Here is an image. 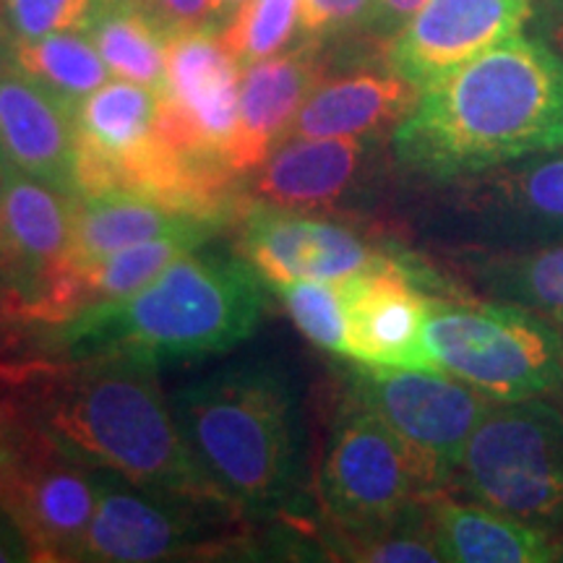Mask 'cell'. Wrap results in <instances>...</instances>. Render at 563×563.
I'll return each mask as SVG.
<instances>
[{
	"label": "cell",
	"instance_id": "obj_6",
	"mask_svg": "<svg viewBox=\"0 0 563 563\" xmlns=\"http://www.w3.org/2000/svg\"><path fill=\"white\" fill-rule=\"evenodd\" d=\"M441 490L418 454L368 407L347 397L319 473V498L334 538L368 534Z\"/></svg>",
	"mask_w": 563,
	"mask_h": 563
},
{
	"label": "cell",
	"instance_id": "obj_3",
	"mask_svg": "<svg viewBox=\"0 0 563 563\" xmlns=\"http://www.w3.org/2000/svg\"><path fill=\"white\" fill-rule=\"evenodd\" d=\"M264 311L262 277L251 264L191 251L129 298L60 327L70 355L125 352L159 365L232 350L256 332Z\"/></svg>",
	"mask_w": 563,
	"mask_h": 563
},
{
	"label": "cell",
	"instance_id": "obj_21",
	"mask_svg": "<svg viewBox=\"0 0 563 563\" xmlns=\"http://www.w3.org/2000/svg\"><path fill=\"white\" fill-rule=\"evenodd\" d=\"M420 100V87L397 70L365 68L323 79L298 110L285 141L382 136L397 129Z\"/></svg>",
	"mask_w": 563,
	"mask_h": 563
},
{
	"label": "cell",
	"instance_id": "obj_9",
	"mask_svg": "<svg viewBox=\"0 0 563 563\" xmlns=\"http://www.w3.org/2000/svg\"><path fill=\"white\" fill-rule=\"evenodd\" d=\"M95 475L97 506L81 561L150 563L228 548L235 506L141 488L108 470Z\"/></svg>",
	"mask_w": 563,
	"mask_h": 563
},
{
	"label": "cell",
	"instance_id": "obj_23",
	"mask_svg": "<svg viewBox=\"0 0 563 563\" xmlns=\"http://www.w3.org/2000/svg\"><path fill=\"white\" fill-rule=\"evenodd\" d=\"M186 230H220L150 196L123 188L84 194L74 201V269L97 264L129 245Z\"/></svg>",
	"mask_w": 563,
	"mask_h": 563
},
{
	"label": "cell",
	"instance_id": "obj_34",
	"mask_svg": "<svg viewBox=\"0 0 563 563\" xmlns=\"http://www.w3.org/2000/svg\"><path fill=\"white\" fill-rule=\"evenodd\" d=\"M249 0H214V30L220 32L222 26H228L232 16L243 9Z\"/></svg>",
	"mask_w": 563,
	"mask_h": 563
},
{
	"label": "cell",
	"instance_id": "obj_38",
	"mask_svg": "<svg viewBox=\"0 0 563 563\" xmlns=\"http://www.w3.org/2000/svg\"><path fill=\"white\" fill-rule=\"evenodd\" d=\"M9 34V26H5V13H3V0H0V37Z\"/></svg>",
	"mask_w": 563,
	"mask_h": 563
},
{
	"label": "cell",
	"instance_id": "obj_37",
	"mask_svg": "<svg viewBox=\"0 0 563 563\" xmlns=\"http://www.w3.org/2000/svg\"><path fill=\"white\" fill-rule=\"evenodd\" d=\"M9 435H11V418L5 415L3 407H0V456H3L5 446H9Z\"/></svg>",
	"mask_w": 563,
	"mask_h": 563
},
{
	"label": "cell",
	"instance_id": "obj_28",
	"mask_svg": "<svg viewBox=\"0 0 563 563\" xmlns=\"http://www.w3.org/2000/svg\"><path fill=\"white\" fill-rule=\"evenodd\" d=\"M298 332L316 347L347 357V295L340 282H290L277 287Z\"/></svg>",
	"mask_w": 563,
	"mask_h": 563
},
{
	"label": "cell",
	"instance_id": "obj_5",
	"mask_svg": "<svg viewBox=\"0 0 563 563\" xmlns=\"http://www.w3.org/2000/svg\"><path fill=\"white\" fill-rule=\"evenodd\" d=\"M426 368L496 402L563 391V336L545 316L509 302L435 300L422 329Z\"/></svg>",
	"mask_w": 563,
	"mask_h": 563
},
{
	"label": "cell",
	"instance_id": "obj_13",
	"mask_svg": "<svg viewBox=\"0 0 563 563\" xmlns=\"http://www.w3.org/2000/svg\"><path fill=\"white\" fill-rule=\"evenodd\" d=\"M238 249L274 290L290 282L350 279L394 258L350 224L258 201L241 214Z\"/></svg>",
	"mask_w": 563,
	"mask_h": 563
},
{
	"label": "cell",
	"instance_id": "obj_27",
	"mask_svg": "<svg viewBox=\"0 0 563 563\" xmlns=\"http://www.w3.org/2000/svg\"><path fill=\"white\" fill-rule=\"evenodd\" d=\"M13 58L26 74L53 89L68 104L100 89L110 68L84 32H58L40 40H19L11 45Z\"/></svg>",
	"mask_w": 563,
	"mask_h": 563
},
{
	"label": "cell",
	"instance_id": "obj_11",
	"mask_svg": "<svg viewBox=\"0 0 563 563\" xmlns=\"http://www.w3.org/2000/svg\"><path fill=\"white\" fill-rule=\"evenodd\" d=\"M347 397L376 412L418 454L441 490L452 485L470 435L496 402L443 371L361 363Z\"/></svg>",
	"mask_w": 563,
	"mask_h": 563
},
{
	"label": "cell",
	"instance_id": "obj_35",
	"mask_svg": "<svg viewBox=\"0 0 563 563\" xmlns=\"http://www.w3.org/2000/svg\"><path fill=\"white\" fill-rule=\"evenodd\" d=\"M548 42L555 53L563 55V0L555 5L551 21H548Z\"/></svg>",
	"mask_w": 563,
	"mask_h": 563
},
{
	"label": "cell",
	"instance_id": "obj_14",
	"mask_svg": "<svg viewBox=\"0 0 563 563\" xmlns=\"http://www.w3.org/2000/svg\"><path fill=\"white\" fill-rule=\"evenodd\" d=\"M530 16L532 0H428L386 42V66L422 89L522 32Z\"/></svg>",
	"mask_w": 563,
	"mask_h": 563
},
{
	"label": "cell",
	"instance_id": "obj_7",
	"mask_svg": "<svg viewBox=\"0 0 563 563\" xmlns=\"http://www.w3.org/2000/svg\"><path fill=\"white\" fill-rule=\"evenodd\" d=\"M454 481L477 504L538 522L563 511V412L548 397L493 402Z\"/></svg>",
	"mask_w": 563,
	"mask_h": 563
},
{
	"label": "cell",
	"instance_id": "obj_24",
	"mask_svg": "<svg viewBox=\"0 0 563 563\" xmlns=\"http://www.w3.org/2000/svg\"><path fill=\"white\" fill-rule=\"evenodd\" d=\"M211 235H214V230L173 232V235L129 245V249L102 258V262L74 269L63 285L58 302H55L53 323H66L91 311V308L129 298L144 285H150L154 277H159L180 256L207 243Z\"/></svg>",
	"mask_w": 563,
	"mask_h": 563
},
{
	"label": "cell",
	"instance_id": "obj_39",
	"mask_svg": "<svg viewBox=\"0 0 563 563\" xmlns=\"http://www.w3.org/2000/svg\"><path fill=\"white\" fill-rule=\"evenodd\" d=\"M561 543H563V538H561Z\"/></svg>",
	"mask_w": 563,
	"mask_h": 563
},
{
	"label": "cell",
	"instance_id": "obj_26",
	"mask_svg": "<svg viewBox=\"0 0 563 563\" xmlns=\"http://www.w3.org/2000/svg\"><path fill=\"white\" fill-rule=\"evenodd\" d=\"M475 282L496 302L563 319V243L483 256L475 264Z\"/></svg>",
	"mask_w": 563,
	"mask_h": 563
},
{
	"label": "cell",
	"instance_id": "obj_1",
	"mask_svg": "<svg viewBox=\"0 0 563 563\" xmlns=\"http://www.w3.org/2000/svg\"><path fill=\"white\" fill-rule=\"evenodd\" d=\"M0 407L91 470H108L150 490L230 504L196 462L173 402L157 384V363L125 352H91L5 365Z\"/></svg>",
	"mask_w": 563,
	"mask_h": 563
},
{
	"label": "cell",
	"instance_id": "obj_2",
	"mask_svg": "<svg viewBox=\"0 0 563 563\" xmlns=\"http://www.w3.org/2000/svg\"><path fill=\"white\" fill-rule=\"evenodd\" d=\"M563 150V55L511 34L420 89L394 154L426 178H473Z\"/></svg>",
	"mask_w": 563,
	"mask_h": 563
},
{
	"label": "cell",
	"instance_id": "obj_36",
	"mask_svg": "<svg viewBox=\"0 0 563 563\" xmlns=\"http://www.w3.org/2000/svg\"><path fill=\"white\" fill-rule=\"evenodd\" d=\"M19 559H24V555L16 553V545L11 543V538H9V534H5L3 527H0V563L19 561Z\"/></svg>",
	"mask_w": 563,
	"mask_h": 563
},
{
	"label": "cell",
	"instance_id": "obj_31",
	"mask_svg": "<svg viewBox=\"0 0 563 563\" xmlns=\"http://www.w3.org/2000/svg\"><path fill=\"white\" fill-rule=\"evenodd\" d=\"M373 0H302L298 32L306 42L340 37V34L363 30Z\"/></svg>",
	"mask_w": 563,
	"mask_h": 563
},
{
	"label": "cell",
	"instance_id": "obj_33",
	"mask_svg": "<svg viewBox=\"0 0 563 563\" xmlns=\"http://www.w3.org/2000/svg\"><path fill=\"white\" fill-rule=\"evenodd\" d=\"M426 3L428 0H373L368 19H365L361 32L368 34L371 40L382 42L386 47V42L402 30L407 21H410Z\"/></svg>",
	"mask_w": 563,
	"mask_h": 563
},
{
	"label": "cell",
	"instance_id": "obj_20",
	"mask_svg": "<svg viewBox=\"0 0 563 563\" xmlns=\"http://www.w3.org/2000/svg\"><path fill=\"white\" fill-rule=\"evenodd\" d=\"M376 136L292 139L258 167L251 196L282 209H332L368 175Z\"/></svg>",
	"mask_w": 563,
	"mask_h": 563
},
{
	"label": "cell",
	"instance_id": "obj_16",
	"mask_svg": "<svg viewBox=\"0 0 563 563\" xmlns=\"http://www.w3.org/2000/svg\"><path fill=\"white\" fill-rule=\"evenodd\" d=\"M0 159L79 199L74 104L0 53Z\"/></svg>",
	"mask_w": 563,
	"mask_h": 563
},
{
	"label": "cell",
	"instance_id": "obj_15",
	"mask_svg": "<svg viewBox=\"0 0 563 563\" xmlns=\"http://www.w3.org/2000/svg\"><path fill=\"white\" fill-rule=\"evenodd\" d=\"M347 357L361 365L426 368L422 329L435 298L399 258L344 279Z\"/></svg>",
	"mask_w": 563,
	"mask_h": 563
},
{
	"label": "cell",
	"instance_id": "obj_22",
	"mask_svg": "<svg viewBox=\"0 0 563 563\" xmlns=\"http://www.w3.org/2000/svg\"><path fill=\"white\" fill-rule=\"evenodd\" d=\"M428 519L443 561L456 563H551L563 561V543L543 527L490 506L428 498Z\"/></svg>",
	"mask_w": 563,
	"mask_h": 563
},
{
	"label": "cell",
	"instance_id": "obj_18",
	"mask_svg": "<svg viewBox=\"0 0 563 563\" xmlns=\"http://www.w3.org/2000/svg\"><path fill=\"white\" fill-rule=\"evenodd\" d=\"M323 79L327 58L321 45L306 40L292 51H279L243 68L238 136L230 157L238 173L258 170L269 159L298 110Z\"/></svg>",
	"mask_w": 563,
	"mask_h": 563
},
{
	"label": "cell",
	"instance_id": "obj_29",
	"mask_svg": "<svg viewBox=\"0 0 563 563\" xmlns=\"http://www.w3.org/2000/svg\"><path fill=\"white\" fill-rule=\"evenodd\" d=\"M302 0H249L220 37L241 68L277 55L298 32Z\"/></svg>",
	"mask_w": 563,
	"mask_h": 563
},
{
	"label": "cell",
	"instance_id": "obj_10",
	"mask_svg": "<svg viewBox=\"0 0 563 563\" xmlns=\"http://www.w3.org/2000/svg\"><path fill=\"white\" fill-rule=\"evenodd\" d=\"M74 201L0 159V313L53 321L74 272Z\"/></svg>",
	"mask_w": 563,
	"mask_h": 563
},
{
	"label": "cell",
	"instance_id": "obj_30",
	"mask_svg": "<svg viewBox=\"0 0 563 563\" xmlns=\"http://www.w3.org/2000/svg\"><path fill=\"white\" fill-rule=\"evenodd\" d=\"M97 0H3L5 26L13 42L58 32H81Z\"/></svg>",
	"mask_w": 563,
	"mask_h": 563
},
{
	"label": "cell",
	"instance_id": "obj_8",
	"mask_svg": "<svg viewBox=\"0 0 563 563\" xmlns=\"http://www.w3.org/2000/svg\"><path fill=\"white\" fill-rule=\"evenodd\" d=\"M97 506V475L30 422L11 418L0 456V509L32 561H81Z\"/></svg>",
	"mask_w": 563,
	"mask_h": 563
},
{
	"label": "cell",
	"instance_id": "obj_32",
	"mask_svg": "<svg viewBox=\"0 0 563 563\" xmlns=\"http://www.w3.org/2000/svg\"><path fill=\"white\" fill-rule=\"evenodd\" d=\"M162 30L170 34L214 26V0H139Z\"/></svg>",
	"mask_w": 563,
	"mask_h": 563
},
{
	"label": "cell",
	"instance_id": "obj_17",
	"mask_svg": "<svg viewBox=\"0 0 563 563\" xmlns=\"http://www.w3.org/2000/svg\"><path fill=\"white\" fill-rule=\"evenodd\" d=\"M159 102V91L129 79L104 81L76 102L79 196L115 188L121 175L157 141Z\"/></svg>",
	"mask_w": 563,
	"mask_h": 563
},
{
	"label": "cell",
	"instance_id": "obj_25",
	"mask_svg": "<svg viewBox=\"0 0 563 563\" xmlns=\"http://www.w3.org/2000/svg\"><path fill=\"white\" fill-rule=\"evenodd\" d=\"M81 32L108 63L110 74L165 95L170 37L139 0H97Z\"/></svg>",
	"mask_w": 563,
	"mask_h": 563
},
{
	"label": "cell",
	"instance_id": "obj_4",
	"mask_svg": "<svg viewBox=\"0 0 563 563\" xmlns=\"http://www.w3.org/2000/svg\"><path fill=\"white\" fill-rule=\"evenodd\" d=\"M180 431L209 481L241 511L287 501L295 481V405L272 368L217 373L170 399Z\"/></svg>",
	"mask_w": 563,
	"mask_h": 563
},
{
	"label": "cell",
	"instance_id": "obj_19",
	"mask_svg": "<svg viewBox=\"0 0 563 563\" xmlns=\"http://www.w3.org/2000/svg\"><path fill=\"white\" fill-rule=\"evenodd\" d=\"M481 175L473 199L493 238L509 251L563 243V150L530 154Z\"/></svg>",
	"mask_w": 563,
	"mask_h": 563
},
{
	"label": "cell",
	"instance_id": "obj_12",
	"mask_svg": "<svg viewBox=\"0 0 563 563\" xmlns=\"http://www.w3.org/2000/svg\"><path fill=\"white\" fill-rule=\"evenodd\" d=\"M241 63L214 26L178 32L167 40V87L157 133L180 152L228 162L241 112Z\"/></svg>",
	"mask_w": 563,
	"mask_h": 563
}]
</instances>
